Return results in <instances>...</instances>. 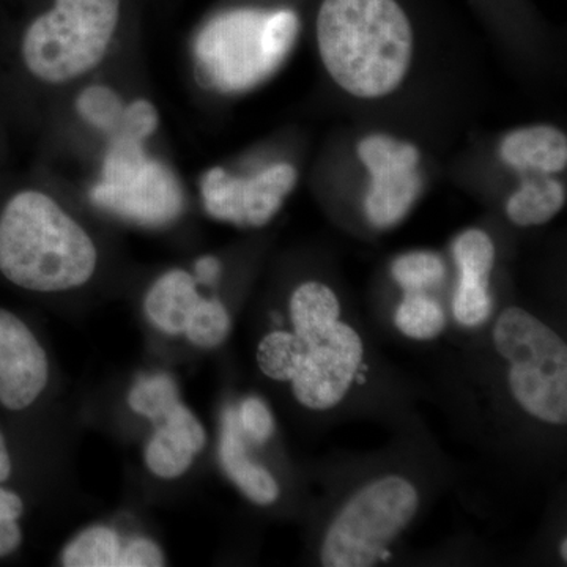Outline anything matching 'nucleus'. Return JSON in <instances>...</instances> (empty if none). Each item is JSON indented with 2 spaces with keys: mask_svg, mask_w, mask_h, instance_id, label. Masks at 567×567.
<instances>
[{
  "mask_svg": "<svg viewBox=\"0 0 567 567\" xmlns=\"http://www.w3.org/2000/svg\"><path fill=\"white\" fill-rule=\"evenodd\" d=\"M51 386V358L24 317L0 306V415H31Z\"/></svg>",
  "mask_w": 567,
  "mask_h": 567,
  "instance_id": "9",
  "label": "nucleus"
},
{
  "mask_svg": "<svg viewBox=\"0 0 567 567\" xmlns=\"http://www.w3.org/2000/svg\"><path fill=\"white\" fill-rule=\"evenodd\" d=\"M96 265L91 235L47 194L22 192L0 212V276L22 292L81 289Z\"/></svg>",
  "mask_w": 567,
  "mask_h": 567,
  "instance_id": "3",
  "label": "nucleus"
},
{
  "mask_svg": "<svg viewBox=\"0 0 567 567\" xmlns=\"http://www.w3.org/2000/svg\"><path fill=\"white\" fill-rule=\"evenodd\" d=\"M59 565L65 567H159L167 565L158 540L123 535L110 524H92L66 540Z\"/></svg>",
  "mask_w": 567,
  "mask_h": 567,
  "instance_id": "12",
  "label": "nucleus"
},
{
  "mask_svg": "<svg viewBox=\"0 0 567 567\" xmlns=\"http://www.w3.org/2000/svg\"><path fill=\"white\" fill-rule=\"evenodd\" d=\"M91 196L99 207L141 226H166L183 210L174 174L145 153L144 142L122 134L112 136L102 182L93 186Z\"/></svg>",
  "mask_w": 567,
  "mask_h": 567,
  "instance_id": "8",
  "label": "nucleus"
},
{
  "mask_svg": "<svg viewBox=\"0 0 567 567\" xmlns=\"http://www.w3.org/2000/svg\"><path fill=\"white\" fill-rule=\"evenodd\" d=\"M566 189L561 183L543 177L527 181L506 204L507 218L522 227L540 226L563 210Z\"/></svg>",
  "mask_w": 567,
  "mask_h": 567,
  "instance_id": "18",
  "label": "nucleus"
},
{
  "mask_svg": "<svg viewBox=\"0 0 567 567\" xmlns=\"http://www.w3.org/2000/svg\"><path fill=\"white\" fill-rule=\"evenodd\" d=\"M358 156L371 174L364 200L369 221L379 229L401 223L420 196V151L385 134H372L358 144Z\"/></svg>",
  "mask_w": 567,
  "mask_h": 567,
  "instance_id": "10",
  "label": "nucleus"
},
{
  "mask_svg": "<svg viewBox=\"0 0 567 567\" xmlns=\"http://www.w3.org/2000/svg\"><path fill=\"white\" fill-rule=\"evenodd\" d=\"M458 282L453 298V316L465 328H477L492 315L488 279L495 265V245L484 230L468 229L453 245Z\"/></svg>",
  "mask_w": 567,
  "mask_h": 567,
  "instance_id": "14",
  "label": "nucleus"
},
{
  "mask_svg": "<svg viewBox=\"0 0 567 567\" xmlns=\"http://www.w3.org/2000/svg\"><path fill=\"white\" fill-rule=\"evenodd\" d=\"M298 32L300 17L290 9L223 11L197 37V66L212 87L248 91L281 66Z\"/></svg>",
  "mask_w": 567,
  "mask_h": 567,
  "instance_id": "4",
  "label": "nucleus"
},
{
  "mask_svg": "<svg viewBox=\"0 0 567 567\" xmlns=\"http://www.w3.org/2000/svg\"><path fill=\"white\" fill-rule=\"evenodd\" d=\"M317 47L339 87L358 99L393 93L412 63L415 28L404 0H320Z\"/></svg>",
  "mask_w": 567,
  "mask_h": 567,
  "instance_id": "2",
  "label": "nucleus"
},
{
  "mask_svg": "<svg viewBox=\"0 0 567 567\" xmlns=\"http://www.w3.org/2000/svg\"><path fill=\"white\" fill-rule=\"evenodd\" d=\"M230 330H233V319L226 305L218 298L203 297L186 324L183 339L196 349L213 350L227 341Z\"/></svg>",
  "mask_w": 567,
  "mask_h": 567,
  "instance_id": "21",
  "label": "nucleus"
},
{
  "mask_svg": "<svg viewBox=\"0 0 567 567\" xmlns=\"http://www.w3.org/2000/svg\"><path fill=\"white\" fill-rule=\"evenodd\" d=\"M393 278L406 292H423L445 278L446 268L435 252L413 251L398 257L391 268Z\"/></svg>",
  "mask_w": 567,
  "mask_h": 567,
  "instance_id": "23",
  "label": "nucleus"
},
{
  "mask_svg": "<svg viewBox=\"0 0 567 567\" xmlns=\"http://www.w3.org/2000/svg\"><path fill=\"white\" fill-rule=\"evenodd\" d=\"M221 262H219L216 257L204 256L194 264L193 276L197 284L210 286V284L218 281L219 275H221Z\"/></svg>",
  "mask_w": 567,
  "mask_h": 567,
  "instance_id": "28",
  "label": "nucleus"
},
{
  "mask_svg": "<svg viewBox=\"0 0 567 567\" xmlns=\"http://www.w3.org/2000/svg\"><path fill=\"white\" fill-rule=\"evenodd\" d=\"M287 311V327L267 331L257 342V368L271 382L289 386L305 409H334L363 364V339L341 319L338 295L327 284H300Z\"/></svg>",
  "mask_w": 567,
  "mask_h": 567,
  "instance_id": "1",
  "label": "nucleus"
},
{
  "mask_svg": "<svg viewBox=\"0 0 567 567\" xmlns=\"http://www.w3.org/2000/svg\"><path fill=\"white\" fill-rule=\"evenodd\" d=\"M297 183L292 164L278 163L249 178L234 177L215 167L203 181L205 210L219 221L262 227L281 210Z\"/></svg>",
  "mask_w": 567,
  "mask_h": 567,
  "instance_id": "11",
  "label": "nucleus"
},
{
  "mask_svg": "<svg viewBox=\"0 0 567 567\" xmlns=\"http://www.w3.org/2000/svg\"><path fill=\"white\" fill-rule=\"evenodd\" d=\"M182 401L177 380L167 372H148L134 380L126 393L130 412L145 423L158 420Z\"/></svg>",
  "mask_w": 567,
  "mask_h": 567,
  "instance_id": "19",
  "label": "nucleus"
},
{
  "mask_svg": "<svg viewBox=\"0 0 567 567\" xmlns=\"http://www.w3.org/2000/svg\"><path fill=\"white\" fill-rule=\"evenodd\" d=\"M492 342L507 365V385L522 412L544 424L567 421L565 339L527 309L511 306L495 320Z\"/></svg>",
  "mask_w": 567,
  "mask_h": 567,
  "instance_id": "5",
  "label": "nucleus"
},
{
  "mask_svg": "<svg viewBox=\"0 0 567 567\" xmlns=\"http://www.w3.org/2000/svg\"><path fill=\"white\" fill-rule=\"evenodd\" d=\"M394 323L406 338L431 341L446 328V315L434 298L421 292H409L395 308Z\"/></svg>",
  "mask_w": 567,
  "mask_h": 567,
  "instance_id": "20",
  "label": "nucleus"
},
{
  "mask_svg": "<svg viewBox=\"0 0 567 567\" xmlns=\"http://www.w3.org/2000/svg\"><path fill=\"white\" fill-rule=\"evenodd\" d=\"M78 111L95 128L114 133L125 111L121 96L112 89L93 85L85 89L78 100Z\"/></svg>",
  "mask_w": 567,
  "mask_h": 567,
  "instance_id": "24",
  "label": "nucleus"
},
{
  "mask_svg": "<svg viewBox=\"0 0 567 567\" xmlns=\"http://www.w3.org/2000/svg\"><path fill=\"white\" fill-rule=\"evenodd\" d=\"M420 492L401 475L369 481L336 514L320 547L327 567H371L404 533L420 507Z\"/></svg>",
  "mask_w": 567,
  "mask_h": 567,
  "instance_id": "7",
  "label": "nucleus"
},
{
  "mask_svg": "<svg viewBox=\"0 0 567 567\" xmlns=\"http://www.w3.org/2000/svg\"><path fill=\"white\" fill-rule=\"evenodd\" d=\"M121 14V0H55L32 22L22 58L33 76L61 84L95 69L106 55Z\"/></svg>",
  "mask_w": 567,
  "mask_h": 567,
  "instance_id": "6",
  "label": "nucleus"
},
{
  "mask_svg": "<svg viewBox=\"0 0 567 567\" xmlns=\"http://www.w3.org/2000/svg\"><path fill=\"white\" fill-rule=\"evenodd\" d=\"M156 125H158V114H156L155 107L145 100H137L130 106H125L121 123L112 136L122 134V136L144 142L155 133Z\"/></svg>",
  "mask_w": 567,
  "mask_h": 567,
  "instance_id": "26",
  "label": "nucleus"
},
{
  "mask_svg": "<svg viewBox=\"0 0 567 567\" xmlns=\"http://www.w3.org/2000/svg\"><path fill=\"white\" fill-rule=\"evenodd\" d=\"M196 279L189 271H166L152 284L142 301L145 320L156 333L183 338L194 309L203 300Z\"/></svg>",
  "mask_w": 567,
  "mask_h": 567,
  "instance_id": "16",
  "label": "nucleus"
},
{
  "mask_svg": "<svg viewBox=\"0 0 567 567\" xmlns=\"http://www.w3.org/2000/svg\"><path fill=\"white\" fill-rule=\"evenodd\" d=\"M248 445V439L238 425L235 406H227L219 427V464L234 486L254 505H275L281 496L278 480L267 466L249 456Z\"/></svg>",
  "mask_w": 567,
  "mask_h": 567,
  "instance_id": "15",
  "label": "nucleus"
},
{
  "mask_svg": "<svg viewBox=\"0 0 567 567\" xmlns=\"http://www.w3.org/2000/svg\"><path fill=\"white\" fill-rule=\"evenodd\" d=\"M499 155L518 171H536L543 175L561 173L567 163L566 134L548 125L516 130L503 141Z\"/></svg>",
  "mask_w": 567,
  "mask_h": 567,
  "instance_id": "17",
  "label": "nucleus"
},
{
  "mask_svg": "<svg viewBox=\"0 0 567 567\" xmlns=\"http://www.w3.org/2000/svg\"><path fill=\"white\" fill-rule=\"evenodd\" d=\"M559 555H561L563 561H566L567 559V539L561 540V544H559Z\"/></svg>",
  "mask_w": 567,
  "mask_h": 567,
  "instance_id": "29",
  "label": "nucleus"
},
{
  "mask_svg": "<svg viewBox=\"0 0 567 567\" xmlns=\"http://www.w3.org/2000/svg\"><path fill=\"white\" fill-rule=\"evenodd\" d=\"M20 475V446L14 432L11 431V425L0 415V484L17 486Z\"/></svg>",
  "mask_w": 567,
  "mask_h": 567,
  "instance_id": "27",
  "label": "nucleus"
},
{
  "mask_svg": "<svg viewBox=\"0 0 567 567\" xmlns=\"http://www.w3.org/2000/svg\"><path fill=\"white\" fill-rule=\"evenodd\" d=\"M238 425L249 443L265 445L275 434V416L270 406L257 395H248L235 406Z\"/></svg>",
  "mask_w": 567,
  "mask_h": 567,
  "instance_id": "25",
  "label": "nucleus"
},
{
  "mask_svg": "<svg viewBox=\"0 0 567 567\" xmlns=\"http://www.w3.org/2000/svg\"><path fill=\"white\" fill-rule=\"evenodd\" d=\"M151 425L142 451L145 468L159 481L181 480L207 446L203 421L182 399Z\"/></svg>",
  "mask_w": 567,
  "mask_h": 567,
  "instance_id": "13",
  "label": "nucleus"
},
{
  "mask_svg": "<svg viewBox=\"0 0 567 567\" xmlns=\"http://www.w3.org/2000/svg\"><path fill=\"white\" fill-rule=\"evenodd\" d=\"M28 499L17 486L0 484V561L17 557L25 543Z\"/></svg>",
  "mask_w": 567,
  "mask_h": 567,
  "instance_id": "22",
  "label": "nucleus"
}]
</instances>
